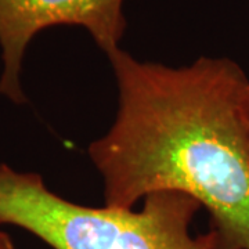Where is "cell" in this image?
I'll list each match as a JSON object with an SVG mask.
<instances>
[{"label":"cell","instance_id":"obj_3","mask_svg":"<svg viewBox=\"0 0 249 249\" xmlns=\"http://www.w3.org/2000/svg\"><path fill=\"white\" fill-rule=\"evenodd\" d=\"M124 4V0H0V94L17 104L27 101L21 86L22 61L43 29L80 27L106 54L121 47L127 27Z\"/></svg>","mask_w":249,"mask_h":249},{"label":"cell","instance_id":"obj_2","mask_svg":"<svg viewBox=\"0 0 249 249\" xmlns=\"http://www.w3.org/2000/svg\"><path fill=\"white\" fill-rule=\"evenodd\" d=\"M201 209L178 191H157L142 211L75 204L46 187L36 173L0 165V224L32 232L53 249H216L213 237L194 235Z\"/></svg>","mask_w":249,"mask_h":249},{"label":"cell","instance_id":"obj_4","mask_svg":"<svg viewBox=\"0 0 249 249\" xmlns=\"http://www.w3.org/2000/svg\"><path fill=\"white\" fill-rule=\"evenodd\" d=\"M0 249H14L11 238L1 230H0Z\"/></svg>","mask_w":249,"mask_h":249},{"label":"cell","instance_id":"obj_1","mask_svg":"<svg viewBox=\"0 0 249 249\" xmlns=\"http://www.w3.org/2000/svg\"><path fill=\"white\" fill-rule=\"evenodd\" d=\"M118 85L112 126L88 148L107 206L178 191L209 213L216 249H249V79L227 57L184 67L107 54Z\"/></svg>","mask_w":249,"mask_h":249}]
</instances>
